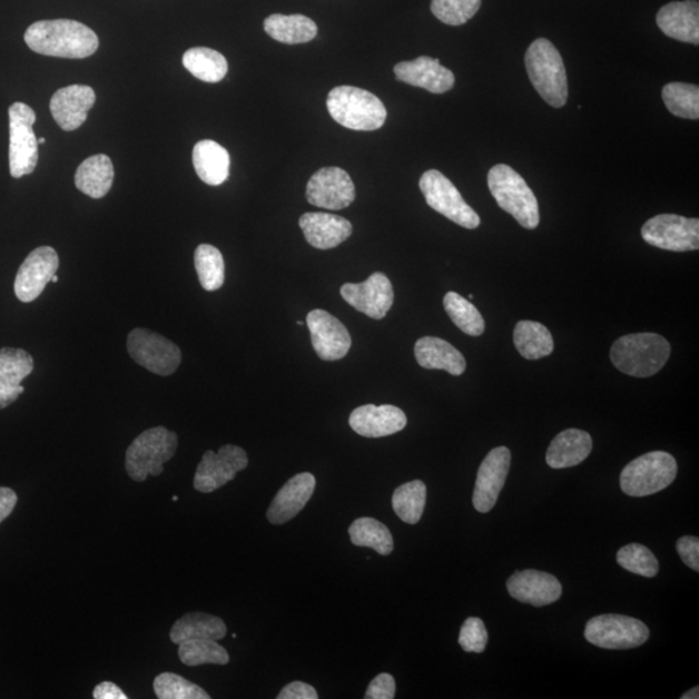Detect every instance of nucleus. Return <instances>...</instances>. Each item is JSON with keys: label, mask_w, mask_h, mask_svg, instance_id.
<instances>
[{"label": "nucleus", "mask_w": 699, "mask_h": 699, "mask_svg": "<svg viewBox=\"0 0 699 699\" xmlns=\"http://www.w3.org/2000/svg\"><path fill=\"white\" fill-rule=\"evenodd\" d=\"M23 39L31 51L52 58L86 59L99 49V38L95 31L73 20L31 23Z\"/></svg>", "instance_id": "obj_1"}, {"label": "nucleus", "mask_w": 699, "mask_h": 699, "mask_svg": "<svg viewBox=\"0 0 699 699\" xmlns=\"http://www.w3.org/2000/svg\"><path fill=\"white\" fill-rule=\"evenodd\" d=\"M671 355L669 341L656 333L623 336L611 346L610 357L618 371L632 377H650L664 367Z\"/></svg>", "instance_id": "obj_2"}, {"label": "nucleus", "mask_w": 699, "mask_h": 699, "mask_svg": "<svg viewBox=\"0 0 699 699\" xmlns=\"http://www.w3.org/2000/svg\"><path fill=\"white\" fill-rule=\"evenodd\" d=\"M532 86L548 105L562 108L569 98L565 63L554 45L545 38L532 42L524 57Z\"/></svg>", "instance_id": "obj_3"}, {"label": "nucleus", "mask_w": 699, "mask_h": 699, "mask_svg": "<svg viewBox=\"0 0 699 699\" xmlns=\"http://www.w3.org/2000/svg\"><path fill=\"white\" fill-rule=\"evenodd\" d=\"M328 112L341 126L354 131H375L385 125L387 112L376 95L353 86H338L327 99Z\"/></svg>", "instance_id": "obj_4"}, {"label": "nucleus", "mask_w": 699, "mask_h": 699, "mask_svg": "<svg viewBox=\"0 0 699 699\" xmlns=\"http://www.w3.org/2000/svg\"><path fill=\"white\" fill-rule=\"evenodd\" d=\"M489 188L498 205L526 229L540 224L538 198L511 166L499 164L489 173Z\"/></svg>", "instance_id": "obj_5"}, {"label": "nucleus", "mask_w": 699, "mask_h": 699, "mask_svg": "<svg viewBox=\"0 0 699 699\" xmlns=\"http://www.w3.org/2000/svg\"><path fill=\"white\" fill-rule=\"evenodd\" d=\"M178 449V435L164 426L148 429L126 451V472L130 479L145 482L149 475H160Z\"/></svg>", "instance_id": "obj_6"}, {"label": "nucleus", "mask_w": 699, "mask_h": 699, "mask_svg": "<svg viewBox=\"0 0 699 699\" xmlns=\"http://www.w3.org/2000/svg\"><path fill=\"white\" fill-rule=\"evenodd\" d=\"M677 474V460L667 452L653 451L634 459L623 469L621 488L629 496H649L669 488Z\"/></svg>", "instance_id": "obj_7"}, {"label": "nucleus", "mask_w": 699, "mask_h": 699, "mask_svg": "<svg viewBox=\"0 0 699 699\" xmlns=\"http://www.w3.org/2000/svg\"><path fill=\"white\" fill-rule=\"evenodd\" d=\"M420 189L429 206L454 224L467 229L479 228L481 218L469 206L449 178L439 170H429L420 179Z\"/></svg>", "instance_id": "obj_8"}, {"label": "nucleus", "mask_w": 699, "mask_h": 699, "mask_svg": "<svg viewBox=\"0 0 699 699\" xmlns=\"http://www.w3.org/2000/svg\"><path fill=\"white\" fill-rule=\"evenodd\" d=\"M10 117V171L19 179L33 173L38 164V139L33 126L37 116L26 102H14Z\"/></svg>", "instance_id": "obj_9"}, {"label": "nucleus", "mask_w": 699, "mask_h": 699, "mask_svg": "<svg viewBox=\"0 0 699 699\" xmlns=\"http://www.w3.org/2000/svg\"><path fill=\"white\" fill-rule=\"evenodd\" d=\"M650 631L646 623L631 617L606 614L590 619L585 626L584 637L592 646L624 650L643 646Z\"/></svg>", "instance_id": "obj_10"}, {"label": "nucleus", "mask_w": 699, "mask_h": 699, "mask_svg": "<svg viewBox=\"0 0 699 699\" xmlns=\"http://www.w3.org/2000/svg\"><path fill=\"white\" fill-rule=\"evenodd\" d=\"M127 352L135 362L158 376H170L181 362L180 348L170 339L145 328L127 337Z\"/></svg>", "instance_id": "obj_11"}, {"label": "nucleus", "mask_w": 699, "mask_h": 699, "mask_svg": "<svg viewBox=\"0 0 699 699\" xmlns=\"http://www.w3.org/2000/svg\"><path fill=\"white\" fill-rule=\"evenodd\" d=\"M646 243L654 248L670 252H693L699 249V220L659 214L641 228Z\"/></svg>", "instance_id": "obj_12"}, {"label": "nucleus", "mask_w": 699, "mask_h": 699, "mask_svg": "<svg viewBox=\"0 0 699 699\" xmlns=\"http://www.w3.org/2000/svg\"><path fill=\"white\" fill-rule=\"evenodd\" d=\"M249 460L245 450L234 444H226L217 452L206 451L195 474L194 486L204 494L224 488L235 480L238 472L248 466Z\"/></svg>", "instance_id": "obj_13"}, {"label": "nucleus", "mask_w": 699, "mask_h": 699, "mask_svg": "<svg viewBox=\"0 0 699 699\" xmlns=\"http://www.w3.org/2000/svg\"><path fill=\"white\" fill-rule=\"evenodd\" d=\"M356 190L350 175L339 168H323L307 183V201L317 208L341 210L355 200Z\"/></svg>", "instance_id": "obj_14"}, {"label": "nucleus", "mask_w": 699, "mask_h": 699, "mask_svg": "<svg viewBox=\"0 0 699 699\" xmlns=\"http://www.w3.org/2000/svg\"><path fill=\"white\" fill-rule=\"evenodd\" d=\"M341 296L357 312L376 321L384 319L394 304L392 282L383 273L372 274L361 284H344Z\"/></svg>", "instance_id": "obj_15"}, {"label": "nucleus", "mask_w": 699, "mask_h": 699, "mask_svg": "<svg viewBox=\"0 0 699 699\" xmlns=\"http://www.w3.org/2000/svg\"><path fill=\"white\" fill-rule=\"evenodd\" d=\"M59 256L51 246L31 252L21 265L14 280V294L21 302L36 301L43 293L52 276L57 275Z\"/></svg>", "instance_id": "obj_16"}, {"label": "nucleus", "mask_w": 699, "mask_h": 699, "mask_svg": "<svg viewBox=\"0 0 699 699\" xmlns=\"http://www.w3.org/2000/svg\"><path fill=\"white\" fill-rule=\"evenodd\" d=\"M306 324L317 356L325 362L343 360L352 347V336L337 317L317 308L308 313Z\"/></svg>", "instance_id": "obj_17"}, {"label": "nucleus", "mask_w": 699, "mask_h": 699, "mask_svg": "<svg viewBox=\"0 0 699 699\" xmlns=\"http://www.w3.org/2000/svg\"><path fill=\"white\" fill-rule=\"evenodd\" d=\"M511 451L496 447L484 457L476 474L473 505L481 513H489L495 506L511 467Z\"/></svg>", "instance_id": "obj_18"}, {"label": "nucleus", "mask_w": 699, "mask_h": 699, "mask_svg": "<svg viewBox=\"0 0 699 699\" xmlns=\"http://www.w3.org/2000/svg\"><path fill=\"white\" fill-rule=\"evenodd\" d=\"M506 588L514 600L536 608L551 606L559 601L562 594V585L558 578L532 569L515 571L508 579Z\"/></svg>", "instance_id": "obj_19"}, {"label": "nucleus", "mask_w": 699, "mask_h": 699, "mask_svg": "<svg viewBox=\"0 0 699 699\" xmlns=\"http://www.w3.org/2000/svg\"><path fill=\"white\" fill-rule=\"evenodd\" d=\"M348 424L356 434L365 439H383L400 433L407 425V416L401 408L384 404H365L350 415Z\"/></svg>", "instance_id": "obj_20"}, {"label": "nucleus", "mask_w": 699, "mask_h": 699, "mask_svg": "<svg viewBox=\"0 0 699 699\" xmlns=\"http://www.w3.org/2000/svg\"><path fill=\"white\" fill-rule=\"evenodd\" d=\"M97 100L90 86L73 85L53 93L50 102L51 115L63 131H75L81 127Z\"/></svg>", "instance_id": "obj_21"}, {"label": "nucleus", "mask_w": 699, "mask_h": 699, "mask_svg": "<svg viewBox=\"0 0 699 699\" xmlns=\"http://www.w3.org/2000/svg\"><path fill=\"white\" fill-rule=\"evenodd\" d=\"M394 75L404 83L433 93L447 92L455 85V75L442 67L439 59L429 57L396 63Z\"/></svg>", "instance_id": "obj_22"}, {"label": "nucleus", "mask_w": 699, "mask_h": 699, "mask_svg": "<svg viewBox=\"0 0 699 699\" xmlns=\"http://www.w3.org/2000/svg\"><path fill=\"white\" fill-rule=\"evenodd\" d=\"M316 480L312 473L294 475L273 500L267 511V520L273 524L287 523L304 510L314 495Z\"/></svg>", "instance_id": "obj_23"}, {"label": "nucleus", "mask_w": 699, "mask_h": 699, "mask_svg": "<svg viewBox=\"0 0 699 699\" xmlns=\"http://www.w3.org/2000/svg\"><path fill=\"white\" fill-rule=\"evenodd\" d=\"M35 370V360L26 350L0 348V410L11 406L26 391L22 381Z\"/></svg>", "instance_id": "obj_24"}, {"label": "nucleus", "mask_w": 699, "mask_h": 699, "mask_svg": "<svg viewBox=\"0 0 699 699\" xmlns=\"http://www.w3.org/2000/svg\"><path fill=\"white\" fill-rule=\"evenodd\" d=\"M306 242L316 249L336 248L353 234V225L343 217L329 213H306L299 219Z\"/></svg>", "instance_id": "obj_25"}, {"label": "nucleus", "mask_w": 699, "mask_h": 699, "mask_svg": "<svg viewBox=\"0 0 699 699\" xmlns=\"http://www.w3.org/2000/svg\"><path fill=\"white\" fill-rule=\"evenodd\" d=\"M663 35L677 41L699 45V3L697 0L666 4L657 14Z\"/></svg>", "instance_id": "obj_26"}, {"label": "nucleus", "mask_w": 699, "mask_h": 699, "mask_svg": "<svg viewBox=\"0 0 699 699\" xmlns=\"http://www.w3.org/2000/svg\"><path fill=\"white\" fill-rule=\"evenodd\" d=\"M415 356L417 363L425 370L446 371L452 376H462L466 370L464 355L441 338H420L415 345Z\"/></svg>", "instance_id": "obj_27"}, {"label": "nucleus", "mask_w": 699, "mask_h": 699, "mask_svg": "<svg viewBox=\"0 0 699 699\" xmlns=\"http://www.w3.org/2000/svg\"><path fill=\"white\" fill-rule=\"evenodd\" d=\"M592 439L579 429H568L552 441L547 451V464L553 469L577 466L590 456Z\"/></svg>", "instance_id": "obj_28"}, {"label": "nucleus", "mask_w": 699, "mask_h": 699, "mask_svg": "<svg viewBox=\"0 0 699 699\" xmlns=\"http://www.w3.org/2000/svg\"><path fill=\"white\" fill-rule=\"evenodd\" d=\"M195 170L206 185L220 186L229 177L232 158L227 149L214 140L198 141L194 148Z\"/></svg>", "instance_id": "obj_29"}, {"label": "nucleus", "mask_w": 699, "mask_h": 699, "mask_svg": "<svg viewBox=\"0 0 699 699\" xmlns=\"http://www.w3.org/2000/svg\"><path fill=\"white\" fill-rule=\"evenodd\" d=\"M115 168L110 158L106 155H97L87 158L76 173V187L82 194L92 198L105 197L112 188Z\"/></svg>", "instance_id": "obj_30"}, {"label": "nucleus", "mask_w": 699, "mask_h": 699, "mask_svg": "<svg viewBox=\"0 0 699 699\" xmlns=\"http://www.w3.org/2000/svg\"><path fill=\"white\" fill-rule=\"evenodd\" d=\"M265 31L275 41L287 45L308 43L317 36L316 23L304 14L268 16Z\"/></svg>", "instance_id": "obj_31"}, {"label": "nucleus", "mask_w": 699, "mask_h": 699, "mask_svg": "<svg viewBox=\"0 0 699 699\" xmlns=\"http://www.w3.org/2000/svg\"><path fill=\"white\" fill-rule=\"evenodd\" d=\"M227 634L224 619L205 613H188L178 619L170 631V639L179 643L194 639L221 640Z\"/></svg>", "instance_id": "obj_32"}, {"label": "nucleus", "mask_w": 699, "mask_h": 699, "mask_svg": "<svg viewBox=\"0 0 699 699\" xmlns=\"http://www.w3.org/2000/svg\"><path fill=\"white\" fill-rule=\"evenodd\" d=\"M515 348L528 361H539L553 353L554 343L550 329L538 322L522 321L513 333Z\"/></svg>", "instance_id": "obj_33"}, {"label": "nucleus", "mask_w": 699, "mask_h": 699, "mask_svg": "<svg viewBox=\"0 0 699 699\" xmlns=\"http://www.w3.org/2000/svg\"><path fill=\"white\" fill-rule=\"evenodd\" d=\"M183 66L190 75L208 83L220 82L228 73V62L224 55L208 47H195L183 57Z\"/></svg>", "instance_id": "obj_34"}, {"label": "nucleus", "mask_w": 699, "mask_h": 699, "mask_svg": "<svg viewBox=\"0 0 699 699\" xmlns=\"http://www.w3.org/2000/svg\"><path fill=\"white\" fill-rule=\"evenodd\" d=\"M348 534L354 545L371 548L381 555H388L394 550L392 532L375 519L355 520L348 529Z\"/></svg>", "instance_id": "obj_35"}, {"label": "nucleus", "mask_w": 699, "mask_h": 699, "mask_svg": "<svg viewBox=\"0 0 699 699\" xmlns=\"http://www.w3.org/2000/svg\"><path fill=\"white\" fill-rule=\"evenodd\" d=\"M444 308L459 329L465 335L479 337L486 329L482 314L471 301L456 292H449L443 298Z\"/></svg>", "instance_id": "obj_36"}, {"label": "nucleus", "mask_w": 699, "mask_h": 699, "mask_svg": "<svg viewBox=\"0 0 699 699\" xmlns=\"http://www.w3.org/2000/svg\"><path fill=\"white\" fill-rule=\"evenodd\" d=\"M425 504L426 486L423 481L404 483L394 491V512L403 522L416 524L423 518Z\"/></svg>", "instance_id": "obj_37"}, {"label": "nucleus", "mask_w": 699, "mask_h": 699, "mask_svg": "<svg viewBox=\"0 0 699 699\" xmlns=\"http://www.w3.org/2000/svg\"><path fill=\"white\" fill-rule=\"evenodd\" d=\"M195 267L205 291L214 292L224 287L225 259L216 246L203 244L195 252Z\"/></svg>", "instance_id": "obj_38"}, {"label": "nucleus", "mask_w": 699, "mask_h": 699, "mask_svg": "<svg viewBox=\"0 0 699 699\" xmlns=\"http://www.w3.org/2000/svg\"><path fill=\"white\" fill-rule=\"evenodd\" d=\"M181 663L186 666L220 664L229 662V656L216 640L194 639L179 643L178 650Z\"/></svg>", "instance_id": "obj_39"}, {"label": "nucleus", "mask_w": 699, "mask_h": 699, "mask_svg": "<svg viewBox=\"0 0 699 699\" xmlns=\"http://www.w3.org/2000/svg\"><path fill=\"white\" fill-rule=\"evenodd\" d=\"M662 99L670 114L680 118H699V87L696 85L672 82L662 90Z\"/></svg>", "instance_id": "obj_40"}, {"label": "nucleus", "mask_w": 699, "mask_h": 699, "mask_svg": "<svg viewBox=\"0 0 699 699\" xmlns=\"http://www.w3.org/2000/svg\"><path fill=\"white\" fill-rule=\"evenodd\" d=\"M155 693L160 699H209L210 696L194 682L177 673L164 672L154 681Z\"/></svg>", "instance_id": "obj_41"}, {"label": "nucleus", "mask_w": 699, "mask_h": 699, "mask_svg": "<svg viewBox=\"0 0 699 699\" xmlns=\"http://www.w3.org/2000/svg\"><path fill=\"white\" fill-rule=\"evenodd\" d=\"M617 561L630 573L646 578H654L659 571V563L653 552L641 544H629L617 553Z\"/></svg>", "instance_id": "obj_42"}, {"label": "nucleus", "mask_w": 699, "mask_h": 699, "mask_svg": "<svg viewBox=\"0 0 699 699\" xmlns=\"http://www.w3.org/2000/svg\"><path fill=\"white\" fill-rule=\"evenodd\" d=\"M482 0H433L432 12L436 19L451 27L464 26L480 11Z\"/></svg>", "instance_id": "obj_43"}, {"label": "nucleus", "mask_w": 699, "mask_h": 699, "mask_svg": "<svg viewBox=\"0 0 699 699\" xmlns=\"http://www.w3.org/2000/svg\"><path fill=\"white\" fill-rule=\"evenodd\" d=\"M489 642V633L480 618H467L460 631L459 643L467 653H483Z\"/></svg>", "instance_id": "obj_44"}, {"label": "nucleus", "mask_w": 699, "mask_h": 699, "mask_svg": "<svg viewBox=\"0 0 699 699\" xmlns=\"http://www.w3.org/2000/svg\"><path fill=\"white\" fill-rule=\"evenodd\" d=\"M395 680L391 673H380L371 681L364 698L367 699H393L395 697Z\"/></svg>", "instance_id": "obj_45"}, {"label": "nucleus", "mask_w": 699, "mask_h": 699, "mask_svg": "<svg viewBox=\"0 0 699 699\" xmlns=\"http://www.w3.org/2000/svg\"><path fill=\"white\" fill-rule=\"evenodd\" d=\"M677 550L682 562L695 571H699V540L696 536H682L678 540Z\"/></svg>", "instance_id": "obj_46"}, {"label": "nucleus", "mask_w": 699, "mask_h": 699, "mask_svg": "<svg viewBox=\"0 0 699 699\" xmlns=\"http://www.w3.org/2000/svg\"><path fill=\"white\" fill-rule=\"evenodd\" d=\"M279 699H317V692L314 687L306 685V682L294 681L287 687L283 688Z\"/></svg>", "instance_id": "obj_47"}, {"label": "nucleus", "mask_w": 699, "mask_h": 699, "mask_svg": "<svg viewBox=\"0 0 699 699\" xmlns=\"http://www.w3.org/2000/svg\"><path fill=\"white\" fill-rule=\"evenodd\" d=\"M18 504V495L8 488H0V523H2L13 512Z\"/></svg>", "instance_id": "obj_48"}, {"label": "nucleus", "mask_w": 699, "mask_h": 699, "mask_svg": "<svg viewBox=\"0 0 699 699\" xmlns=\"http://www.w3.org/2000/svg\"><path fill=\"white\" fill-rule=\"evenodd\" d=\"M92 696L95 699H127L122 689L110 681L101 682V685L95 688Z\"/></svg>", "instance_id": "obj_49"}, {"label": "nucleus", "mask_w": 699, "mask_h": 699, "mask_svg": "<svg viewBox=\"0 0 699 699\" xmlns=\"http://www.w3.org/2000/svg\"><path fill=\"white\" fill-rule=\"evenodd\" d=\"M699 688L696 687L692 690H689L686 695L681 696V699H698L699 698Z\"/></svg>", "instance_id": "obj_50"}, {"label": "nucleus", "mask_w": 699, "mask_h": 699, "mask_svg": "<svg viewBox=\"0 0 699 699\" xmlns=\"http://www.w3.org/2000/svg\"><path fill=\"white\" fill-rule=\"evenodd\" d=\"M58 282H59L58 275H53L52 279H51V283H58Z\"/></svg>", "instance_id": "obj_51"}, {"label": "nucleus", "mask_w": 699, "mask_h": 699, "mask_svg": "<svg viewBox=\"0 0 699 699\" xmlns=\"http://www.w3.org/2000/svg\"><path fill=\"white\" fill-rule=\"evenodd\" d=\"M45 142H46V139H45V138H39V139H38V145H45Z\"/></svg>", "instance_id": "obj_52"}, {"label": "nucleus", "mask_w": 699, "mask_h": 699, "mask_svg": "<svg viewBox=\"0 0 699 699\" xmlns=\"http://www.w3.org/2000/svg\"><path fill=\"white\" fill-rule=\"evenodd\" d=\"M297 324H298V325H305V323H304V322H297Z\"/></svg>", "instance_id": "obj_53"}]
</instances>
